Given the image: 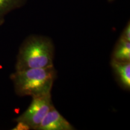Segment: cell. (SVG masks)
Segmentation results:
<instances>
[{
    "label": "cell",
    "instance_id": "obj_1",
    "mask_svg": "<svg viewBox=\"0 0 130 130\" xmlns=\"http://www.w3.org/2000/svg\"><path fill=\"white\" fill-rule=\"evenodd\" d=\"M57 77L54 66L15 71L11 74L16 95L31 98L51 93V89Z\"/></svg>",
    "mask_w": 130,
    "mask_h": 130
},
{
    "label": "cell",
    "instance_id": "obj_2",
    "mask_svg": "<svg viewBox=\"0 0 130 130\" xmlns=\"http://www.w3.org/2000/svg\"><path fill=\"white\" fill-rule=\"evenodd\" d=\"M54 50L50 38L43 36H30L19 48L16 57V71L54 66Z\"/></svg>",
    "mask_w": 130,
    "mask_h": 130
},
{
    "label": "cell",
    "instance_id": "obj_3",
    "mask_svg": "<svg viewBox=\"0 0 130 130\" xmlns=\"http://www.w3.org/2000/svg\"><path fill=\"white\" fill-rule=\"evenodd\" d=\"M54 106L51 93L32 98V101L27 109L15 119L16 122H21L30 128L37 129L48 112Z\"/></svg>",
    "mask_w": 130,
    "mask_h": 130
},
{
    "label": "cell",
    "instance_id": "obj_4",
    "mask_svg": "<svg viewBox=\"0 0 130 130\" xmlns=\"http://www.w3.org/2000/svg\"><path fill=\"white\" fill-rule=\"evenodd\" d=\"M75 128L53 107L42 120L37 130H74Z\"/></svg>",
    "mask_w": 130,
    "mask_h": 130
},
{
    "label": "cell",
    "instance_id": "obj_5",
    "mask_svg": "<svg viewBox=\"0 0 130 130\" xmlns=\"http://www.w3.org/2000/svg\"><path fill=\"white\" fill-rule=\"evenodd\" d=\"M111 67L119 83L123 89H130V62H118L112 60Z\"/></svg>",
    "mask_w": 130,
    "mask_h": 130
},
{
    "label": "cell",
    "instance_id": "obj_6",
    "mask_svg": "<svg viewBox=\"0 0 130 130\" xmlns=\"http://www.w3.org/2000/svg\"><path fill=\"white\" fill-rule=\"evenodd\" d=\"M112 60L130 62V41L120 37L112 55Z\"/></svg>",
    "mask_w": 130,
    "mask_h": 130
},
{
    "label": "cell",
    "instance_id": "obj_7",
    "mask_svg": "<svg viewBox=\"0 0 130 130\" xmlns=\"http://www.w3.org/2000/svg\"><path fill=\"white\" fill-rule=\"evenodd\" d=\"M27 0H0V26L5 22L6 16L14 10L22 7Z\"/></svg>",
    "mask_w": 130,
    "mask_h": 130
},
{
    "label": "cell",
    "instance_id": "obj_8",
    "mask_svg": "<svg viewBox=\"0 0 130 130\" xmlns=\"http://www.w3.org/2000/svg\"><path fill=\"white\" fill-rule=\"evenodd\" d=\"M121 37L122 38L128 40V41H130V22L128 21V22L126 24V25L123 29L122 33L121 36Z\"/></svg>",
    "mask_w": 130,
    "mask_h": 130
},
{
    "label": "cell",
    "instance_id": "obj_9",
    "mask_svg": "<svg viewBox=\"0 0 130 130\" xmlns=\"http://www.w3.org/2000/svg\"><path fill=\"white\" fill-rule=\"evenodd\" d=\"M114 0H108V1H109V2H112V1H113Z\"/></svg>",
    "mask_w": 130,
    "mask_h": 130
}]
</instances>
